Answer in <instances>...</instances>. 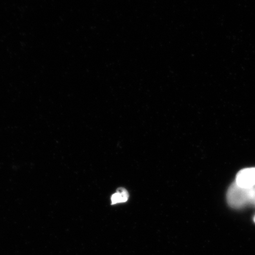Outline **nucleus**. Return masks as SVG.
Listing matches in <instances>:
<instances>
[{
  "label": "nucleus",
  "instance_id": "2",
  "mask_svg": "<svg viewBox=\"0 0 255 255\" xmlns=\"http://www.w3.org/2000/svg\"><path fill=\"white\" fill-rule=\"evenodd\" d=\"M235 183L242 188L255 187V168H245L239 171Z\"/></svg>",
  "mask_w": 255,
  "mask_h": 255
},
{
  "label": "nucleus",
  "instance_id": "1",
  "mask_svg": "<svg viewBox=\"0 0 255 255\" xmlns=\"http://www.w3.org/2000/svg\"><path fill=\"white\" fill-rule=\"evenodd\" d=\"M227 200L229 205L234 209L243 208L249 204L255 206V187L242 188L234 183L229 187Z\"/></svg>",
  "mask_w": 255,
  "mask_h": 255
},
{
  "label": "nucleus",
  "instance_id": "4",
  "mask_svg": "<svg viewBox=\"0 0 255 255\" xmlns=\"http://www.w3.org/2000/svg\"><path fill=\"white\" fill-rule=\"evenodd\" d=\"M254 222H255V217L254 218Z\"/></svg>",
  "mask_w": 255,
  "mask_h": 255
},
{
  "label": "nucleus",
  "instance_id": "3",
  "mask_svg": "<svg viewBox=\"0 0 255 255\" xmlns=\"http://www.w3.org/2000/svg\"><path fill=\"white\" fill-rule=\"evenodd\" d=\"M129 198V194L128 191L124 188H119L117 192L111 197L112 205L116 204L125 203Z\"/></svg>",
  "mask_w": 255,
  "mask_h": 255
}]
</instances>
